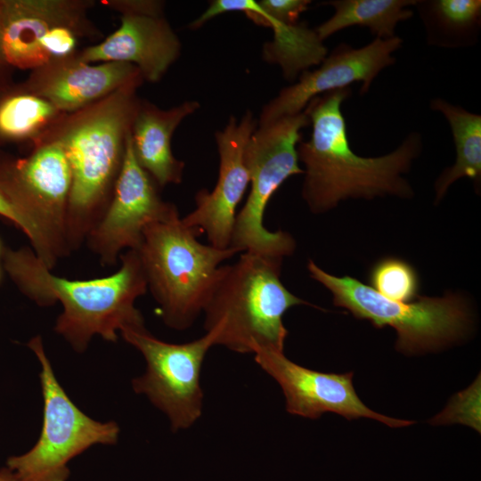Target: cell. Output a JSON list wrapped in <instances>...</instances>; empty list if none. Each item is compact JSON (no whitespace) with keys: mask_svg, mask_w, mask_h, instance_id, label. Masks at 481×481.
<instances>
[{"mask_svg":"<svg viewBox=\"0 0 481 481\" xmlns=\"http://www.w3.org/2000/svg\"><path fill=\"white\" fill-rule=\"evenodd\" d=\"M179 214L145 227L137 252L148 289L158 303L165 324L190 328L205 304L224 260L240 253L200 242Z\"/></svg>","mask_w":481,"mask_h":481,"instance_id":"obj_5","label":"cell"},{"mask_svg":"<svg viewBox=\"0 0 481 481\" xmlns=\"http://www.w3.org/2000/svg\"><path fill=\"white\" fill-rule=\"evenodd\" d=\"M11 68L0 53V93L11 86Z\"/></svg>","mask_w":481,"mask_h":481,"instance_id":"obj_28","label":"cell"},{"mask_svg":"<svg viewBox=\"0 0 481 481\" xmlns=\"http://www.w3.org/2000/svg\"><path fill=\"white\" fill-rule=\"evenodd\" d=\"M120 334L146 363L145 372L132 380L134 391L167 415L173 431L192 427L202 413L201 366L208 351L216 346V335L208 331L195 340L174 344L157 338L145 327Z\"/></svg>","mask_w":481,"mask_h":481,"instance_id":"obj_9","label":"cell"},{"mask_svg":"<svg viewBox=\"0 0 481 481\" xmlns=\"http://www.w3.org/2000/svg\"><path fill=\"white\" fill-rule=\"evenodd\" d=\"M310 125L305 111L258 126L244 151L249 175V192L237 213L231 248L277 258L290 256L296 243L282 231L270 232L264 226L265 208L279 187L290 176L304 174L298 165L297 147L301 130Z\"/></svg>","mask_w":481,"mask_h":481,"instance_id":"obj_7","label":"cell"},{"mask_svg":"<svg viewBox=\"0 0 481 481\" xmlns=\"http://www.w3.org/2000/svg\"><path fill=\"white\" fill-rule=\"evenodd\" d=\"M71 170L61 144L49 135L26 158L0 154V190L40 230L56 257L68 255L66 217Z\"/></svg>","mask_w":481,"mask_h":481,"instance_id":"obj_10","label":"cell"},{"mask_svg":"<svg viewBox=\"0 0 481 481\" xmlns=\"http://www.w3.org/2000/svg\"><path fill=\"white\" fill-rule=\"evenodd\" d=\"M257 118L247 110L240 120L232 116L225 126L215 134L218 156V177L213 190H200L195 208L182 218L198 235L205 233L209 245L231 248L237 208L249 185L244 151Z\"/></svg>","mask_w":481,"mask_h":481,"instance_id":"obj_13","label":"cell"},{"mask_svg":"<svg viewBox=\"0 0 481 481\" xmlns=\"http://www.w3.org/2000/svg\"><path fill=\"white\" fill-rule=\"evenodd\" d=\"M200 107L192 100L162 110L140 101L131 126L132 146L138 163L159 188L183 180L185 164L174 156L171 139L181 122Z\"/></svg>","mask_w":481,"mask_h":481,"instance_id":"obj_18","label":"cell"},{"mask_svg":"<svg viewBox=\"0 0 481 481\" xmlns=\"http://www.w3.org/2000/svg\"><path fill=\"white\" fill-rule=\"evenodd\" d=\"M28 346L41 367L42 429L35 445L23 454L9 457L6 467L20 481H67L69 461L92 445L116 444L119 427L114 421L90 418L71 401L55 377L41 336L32 338Z\"/></svg>","mask_w":481,"mask_h":481,"instance_id":"obj_8","label":"cell"},{"mask_svg":"<svg viewBox=\"0 0 481 481\" xmlns=\"http://www.w3.org/2000/svg\"><path fill=\"white\" fill-rule=\"evenodd\" d=\"M426 42L430 46L461 49L476 45L481 30L480 0H417Z\"/></svg>","mask_w":481,"mask_h":481,"instance_id":"obj_20","label":"cell"},{"mask_svg":"<svg viewBox=\"0 0 481 481\" xmlns=\"http://www.w3.org/2000/svg\"><path fill=\"white\" fill-rule=\"evenodd\" d=\"M143 81L139 69L133 64L113 61L92 65L75 53L51 60L33 69L20 86L47 100L61 112L70 114L124 86L141 85Z\"/></svg>","mask_w":481,"mask_h":481,"instance_id":"obj_16","label":"cell"},{"mask_svg":"<svg viewBox=\"0 0 481 481\" xmlns=\"http://www.w3.org/2000/svg\"><path fill=\"white\" fill-rule=\"evenodd\" d=\"M403 38L376 37L368 45L354 48L342 43L327 54L318 68L305 70L298 80L282 88L262 109L258 126L304 111L308 102L322 94L350 87L361 83L360 94H366L374 79L387 67L394 65V53L402 47Z\"/></svg>","mask_w":481,"mask_h":481,"instance_id":"obj_12","label":"cell"},{"mask_svg":"<svg viewBox=\"0 0 481 481\" xmlns=\"http://www.w3.org/2000/svg\"><path fill=\"white\" fill-rule=\"evenodd\" d=\"M255 361L281 387L289 413L318 419L325 412H334L352 420L371 418L391 428L407 427L412 420L379 414L368 408L358 397L353 386V372L325 373L303 367L283 352L264 350L255 354Z\"/></svg>","mask_w":481,"mask_h":481,"instance_id":"obj_14","label":"cell"},{"mask_svg":"<svg viewBox=\"0 0 481 481\" xmlns=\"http://www.w3.org/2000/svg\"><path fill=\"white\" fill-rule=\"evenodd\" d=\"M369 279L373 289L394 301L411 302L420 289L415 269L395 257H386L377 262L370 272Z\"/></svg>","mask_w":481,"mask_h":481,"instance_id":"obj_24","label":"cell"},{"mask_svg":"<svg viewBox=\"0 0 481 481\" xmlns=\"http://www.w3.org/2000/svg\"><path fill=\"white\" fill-rule=\"evenodd\" d=\"M104 4L122 14H145L162 16L163 2L160 1H107Z\"/></svg>","mask_w":481,"mask_h":481,"instance_id":"obj_27","label":"cell"},{"mask_svg":"<svg viewBox=\"0 0 481 481\" xmlns=\"http://www.w3.org/2000/svg\"><path fill=\"white\" fill-rule=\"evenodd\" d=\"M2 252L1 246H0V253Z\"/></svg>","mask_w":481,"mask_h":481,"instance_id":"obj_30","label":"cell"},{"mask_svg":"<svg viewBox=\"0 0 481 481\" xmlns=\"http://www.w3.org/2000/svg\"><path fill=\"white\" fill-rule=\"evenodd\" d=\"M0 216L12 222L26 234L37 257L52 270L59 259L46 239L36 224L1 190Z\"/></svg>","mask_w":481,"mask_h":481,"instance_id":"obj_25","label":"cell"},{"mask_svg":"<svg viewBox=\"0 0 481 481\" xmlns=\"http://www.w3.org/2000/svg\"><path fill=\"white\" fill-rule=\"evenodd\" d=\"M119 27L103 41L77 54L87 63L135 65L143 80L159 81L181 53V42L162 16L122 14Z\"/></svg>","mask_w":481,"mask_h":481,"instance_id":"obj_17","label":"cell"},{"mask_svg":"<svg viewBox=\"0 0 481 481\" xmlns=\"http://www.w3.org/2000/svg\"><path fill=\"white\" fill-rule=\"evenodd\" d=\"M140 85L124 86L74 113L64 115L45 135L62 146L71 170L66 217L70 251L86 240L112 195L126 142L138 109Z\"/></svg>","mask_w":481,"mask_h":481,"instance_id":"obj_3","label":"cell"},{"mask_svg":"<svg viewBox=\"0 0 481 481\" xmlns=\"http://www.w3.org/2000/svg\"><path fill=\"white\" fill-rule=\"evenodd\" d=\"M0 481H20L17 476L8 467L0 469Z\"/></svg>","mask_w":481,"mask_h":481,"instance_id":"obj_29","label":"cell"},{"mask_svg":"<svg viewBox=\"0 0 481 481\" xmlns=\"http://www.w3.org/2000/svg\"><path fill=\"white\" fill-rule=\"evenodd\" d=\"M92 2L80 0H0V52L11 68L36 69L51 60L40 41L53 28L72 27L95 33L86 17Z\"/></svg>","mask_w":481,"mask_h":481,"instance_id":"obj_15","label":"cell"},{"mask_svg":"<svg viewBox=\"0 0 481 481\" xmlns=\"http://www.w3.org/2000/svg\"><path fill=\"white\" fill-rule=\"evenodd\" d=\"M270 28L273 30V40L265 44L263 58L279 64L287 80L293 81L311 66L319 65L328 54L323 41L306 22L273 23Z\"/></svg>","mask_w":481,"mask_h":481,"instance_id":"obj_23","label":"cell"},{"mask_svg":"<svg viewBox=\"0 0 481 481\" xmlns=\"http://www.w3.org/2000/svg\"><path fill=\"white\" fill-rule=\"evenodd\" d=\"M83 36L72 27L60 25L45 35L40 46L50 60L66 58L77 53V37Z\"/></svg>","mask_w":481,"mask_h":481,"instance_id":"obj_26","label":"cell"},{"mask_svg":"<svg viewBox=\"0 0 481 481\" xmlns=\"http://www.w3.org/2000/svg\"><path fill=\"white\" fill-rule=\"evenodd\" d=\"M64 115L20 85L11 86L0 93V143H36Z\"/></svg>","mask_w":481,"mask_h":481,"instance_id":"obj_22","label":"cell"},{"mask_svg":"<svg viewBox=\"0 0 481 481\" xmlns=\"http://www.w3.org/2000/svg\"><path fill=\"white\" fill-rule=\"evenodd\" d=\"M433 111L441 113L452 132L455 147V162L445 168L435 183L436 202L440 201L449 187L461 178L467 177L480 190L481 183V115L460 105L436 97L430 101Z\"/></svg>","mask_w":481,"mask_h":481,"instance_id":"obj_19","label":"cell"},{"mask_svg":"<svg viewBox=\"0 0 481 481\" xmlns=\"http://www.w3.org/2000/svg\"><path fill=\"white\" fill-rule=\"evenodd\" d=\"M1 254L4 270L23 294L40 306L61 304L54 330L75 351L84 352L95 335L116 342L118 331L145 327L135 301L148 286L135 250L120 255L116 273L91 280L53 274L29 248H5Z\"/></svg>","mask_w":481,"mask_h":481,"instance_id":"obj_2","label":"cell"},{"mask_svg":"<svg viewBox=\"0 0 481 481\" xmlns=\"http://www.w3.org/2000/svg\"><path fill=\"white\" fill-rule=\"evenodd\" d=\"M282 259L242 252L232 264L222 265L203 314L206 332L216 345L241 354L283 352L288 330L282 318L288 309L306 305L281 281Z\"/></svg>","mask_w":481,"mask_h":481,"instance_id":"obj_4","label":"cell"},{"mask_svg":"<svg viewBox=\"0 0 481 481\" xmlns=\"http://www.w3.org/2000/svg\"><path fill=\"white\" fill-rule=\"evenodd\" d=\"M310 276L330 291L333 303L375 327L390 326L397 333L395 347L404 354L442 348L461 338L470 324L469 307L463 297L449 293L419 298L415 302L390 300L371 286L350 276L338 277L307 264Z\"/></svg>","mask_w":481,"mask_h":481,"instance_id":"obj_6","label":"cell"},{"mask_svg":"<svg viewBox=\"0 0 481 481\" xmlns=\"http://www.w3.org/2000/svg\"><path fill=\"white\" fill-rule=\"evenodd\" d=\"M178 214L176 206L161 198L159 186L138 163L130 131L110 200L86 240L102 265H112L125 249H138L147 225Z\"/></svg>","mask_w":481,"mask_h":481,"instance_id":"obj_11","label":"cell"},{"mask_svg":"<svg viewBox=\"0 0 481 481\" xmlns=\"http://www.w3.org/2000/svg\"><path fill=\"white\" fill-rule=\"evenodd\" d=\"M351 94L350 87L322 94L304 110L312 133L309 140L298 144L297 151L305 167L302 197L313 213L326 212L351 198L413 195L403 175L422 152V135L411 132L387 154L359 156L350 146L341 108Z\"/></svg>","mask_w":481,"mask_h":481,"instance_id":"obj_1","label":"cell"},{"mask_svg":"<svg viewBox=\"0 0 481 481\" xmlns=\"http://www.w3.org/2000/svg\"><path fill=\"white\" fill-rule=\"evenodd\" d=\"M417 0H330L321 5L331 6L333 15L314 30L322 41L346 28H367L378 38L395 37V28L410 20Z\"/></svg>","mask_w":481,"mask_h":481,"instance_id":"obj_21","label":"cell"}]
</instances>
